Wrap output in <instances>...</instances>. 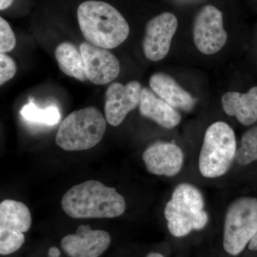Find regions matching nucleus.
Masks as SVG:
<instances>
[{"label": "nucleus", "mask_w": 257, "mask_h": 257, "mask_svg": "<svg viewBox=\"0 0 257 257\" xmlns=\"http://www.w3.org/2000/svg\"><path fill=\"white\" fill-rule=\"evenodd\" d=\"M257 232V199H236L226 211L223 245L225 251L236 256L243 251Z\"/></svg>", "instance_id": "nucleus-6"}, {"label": "nucleus", "mask_w": 257, "mask_h": 257, "mask_svg": "<svg viewBox=\"0 0 257 257\" xmlns=\"http://www.w3.org/2000/svg\"><path fill=\"white\" fill-rule=\"evenodd\" d=\"M204 206V198L197 187L189 184L177 186L165 209L171 234L182 237L192 230L203 229L209 219Z\"/></svg>", "instance_id": "nucleus-3"}, {"label": "nucleus", "mask_w": 257, "mask_h": 257, "mask_svg": "<svg viewBox=\"0 0 257 257\" xmlns=\"http://www.w3.org/2000/svg\"><path fill=\"white\" fill-rule=\"evenodd\" d=\"M140 113L160 126L172 128L181 121V115L175 108L157 97L152 89L143 88L140 102Z\"/></svg>", "instance_id": "nucleus-15"}, {"label": "nucleus", "mask_w": 257, "mask_h": 257, "mask_svg": "<svg viewBox=\"0 0 257 257\" xmlns=\"http://www.w3.org/2000/svg\"><path fill=\"white\" fill-rule=\"evenodd\" d=\"M110 235L104 230H93L80 225L74 234L64 236L61 246L70 257H99L109 247Z\"/></svg>", "instance_id": "nucleus-12"}, {"label": "nucleus", "mask_w": 257, "mask_h": 257, "mask_svg": "<svg viewBox=\"0 0 257 257\" xmlns=\"http://www.w3.org/2000/svg\"><path fill=\"white\" fill-rule=\"evenodd\" d=\"M248 248H249L250 250H252V251H257V232L256 234L253 236L251 241H250Z\"/></svg>", "instance_id": "nucleus-24"}, {"label": "nucleus", "mask_w": 257, "mask_h": 257, "mask_svg": "<svg viewBox=\"0 0 257 257\" xmlns=\"http://www.w3.org/2000/svg\"><path fill=\"white\" fill-rule=\"evenodd\" d=\"M49 257V256H48Z\"/></svg>", "instance_id": "nucleus-26"}, {"label": "nucleus", "mask_w": 257, "mask_h": 257, "mask_svg": "<svg viewBox=\"0 0 257 257\" xmlns=\"http://www.w3.org/2000/svg\"><path fill=\"white\" fill-rule=\"evenodd\" d=\"M143 159L150 173L173 177L182 170L184 154L175 144L156 143L147 147Z\"/></svg>", "instance_id": "nucleus-13"}, {"label": "nucleus", "mask_w": 257, "mask_h": 257, "mask_svg": "<svg viewBox=\"0 0 257 257\" xmlns=\"http://www.w3.org/2000/svg\"><path fill=\"white\" fill-rule=\"evenodd\" d=\"M14 0H0V10H6L13 4Z\"/></svg>", "instance_id": "nucleus-23"}, {"label": "nucleus", "mask_w": 257, "mask_h": 257, "mask_svg": "<svg viewBox=\"0 0 257 257\" xmlns=\"http://www.w3.org/2000/svg\"><path fill=\"white\" fill-rule=\"evenodd\" d=\"M20 113L27 121L48 126L58 124L61 117L60 111L55 106H48L45 109H42L37 107L32 101L24 106Z\"/></svg>", "instance_id": "nucleus-18"}, {"label": "nucleus", "mask_w": 257, "mask_h": 257, "mask_svg": "<svg viewBox=\"0 0 257 257\" xmlns=\"http://www.w3.org/2000/svg\"><path fill=\"white\" fill-rule=\"evenodd\" d=\"M55 57L64 74L81 82L87 80L80 51L73 43L64 42L60 44L56 48Z\"/></svg>", "instance_id": "nucleus-17"}, {"label": "nucleus", "mask_w": 257, "mask_h": 257, "mask_svg": "<svg viewBox=\"0 0 257 257\" xmlns=\"http://www.w3.org/2000/svg\"><path fill=\"white\" fill-rule=\"evenodd\" d=\"M143 87L138 81L127 84L114 82L108 87L105 94L106 121L111 126L122 123L130 111L140 105Z\"/></svg>", "instance_id": "nucleus-10"}, {"label": "nucleus", "mask_w": 257, "mask_h": 257, "mask_svg": "<svg viewBox=\"0 0 257 257\" xmlns=\"http://www.w3.org/2000/svg\"><path fill=\"white\" fill-rule=\"evenodd\" d=\"M177 27V19L170 13H162L147 23L143 45L147 59L157 62L165 58Z\"/></svg>", "instance_id": "nucleus-9"}, {"label": "nucleus", "mask_w": 257, "mask_h": 257, "mask_svg": "<svg viewBox=\"0 0 257 257\" xmlns=\"http://www.w3.org/2000/svg\"><path fill=\"white\" fill-rule=\"evenodd\" d=\"M60 256V251L58 248L55 247V246H52L48 251L49 257H59Z\"/></svg>", "instance_id": "nucleus-22"}, {"label": "nucleus", "mask_w": 257, "mask_h": 257, "mask_svg": "<svg viewBox=\"0 0 257 257\" xmlns=\"http://www.w3.org/2000/svg\"><path fill=\"white\" fill-rule=\"evenodd\" d=\"M79 51L87 78L93 84H109L119 75V60L109 50L84 42L79 45Z\"/></svg>", "instance_id": "nucleus-11"}, {"label": "nucleus", "mask_w": 257, "mask_h": 257, "mask_svg": "<svg viewBox=\"0 0 257 257\" xmlns=\"http://www.w3.org/2000/svg\"><path fill=\"white\" fill-rule=\"evenodd\" d=\"M150 86L154 93L175 109L185 111L192 110L195 100L187 91L182 89L175 79L165 73L153 74Z\"/></svg>", "instance_id": "nucleus-14"}, {"label": "nucleus", "mask_w": 257, "mask_h": 257, "mask_svg": "<svg viewBox=\"0 0 257 257\" xmlns=\"http://www.w3.org/2000/svg\"><path fill=\"white\" fill-rule=\"evenodd\" d=\"M236 153L234 132L224 121L209 126L199 155L201 174L207 178L224 175L229 170Z\"/></svg>", "instance_id": "nucleus-5"}, {"label": "nucleus", "mask_w": 257, "mask_h": 257, "mask_svg": "<svg viewBox=\"0 0 257 257\" xmlns=\"http://www.w3.org/2000/svg\"><path fill=\"white\" fill-rule=\"evenodd\" d=\"M221 105L226 114L235 116L241 124H253L257 121V86L245 94L226 93L221 98Z\"/></svg>", "instance_id": "nucleus-16"}, {"label": "nucleus", "mask_w": 257, "mask_h": 257, "mask_svg": "<svg viewBox=\"0 0 257 257\" xmlns=\"http://www.w3.org/2000/svg\"><path fill=\"white\" fill-rule=\"evenodd\" d=\"M17 64L10 56L0 52V86L15 77Z\"/></svg>", "instance_id": "nucleus-21"}, {"label": "nucleus", "mask_w": 257, "mask_h": 257, "mask_svg": "<svg viewBox=\"0 0 257 257\" xmlns=\"http://www.w3.org/2000/svg\"><path fill=\"white\" fill-rule=\"evenodd\" d=\"M31 225V213L26 204L13 199L0 203V255L18 251Z\"/></svg>", "instance_id": "nucleus-7"}, {"label": "nucleus", "mask_w": 257, "mask_h": 257, "mask_svg": "<svg viewBox=\"0 0 257 257\" xmlns=\"http://www.w3.org/2000/svg\"><path fill=\"white\" fill-rule=\"evenodd\" d=\"M146 257H165L163 256V255L161 254V253H149L148 255Z\"/></svg>", "instance_id": "nucleus-25"}, {"label": "nucleus", "mask_w": 257, "mask_h": 257, "mask_svg": "<svg viewBox=\"0 0 257 257\" xmlns=\"http://www.w3.org/2000/svg\"><path fill=\"white\" fill-rule=\"evenodd\" d=\"M64 212L74 219H104L121 216L124 198L116 189L99 181L89 180L69 189L62 199Z\"/></svg>", "instance_id": "nucleus-1"}, {"label": "nucleus", "mask_w": 257, "mask_h": 257, "mask_svg": "<svg viewBox=\"0 0 257 257\" xmlns=\"http://www.w3.org/2000/svg\"><path fill=\"white\" fill-rule=\"evenodd\" d=\"M16 46V37L9 23L0 17V52H9Z\"/></svg>", "instance_id": "nucleus-20"}, {"label": "nucleus", "mask_w": 257, "mask_h": 257, "mask_svg": "<svg viewBox=\"0 0 257 257\" xmlns=\"http://www.w3.org/2000/svg\"><path fill=\"white\" fill-rule=\"evenodd\" d=\"M106 119L93 106L74 111L62 121L56 143L65 151H82L95 147L105 133Z\"/></svg>", "instance_id": "nucleus-4"}, {"label": "nucleus", "mask_w": 257, "mask_h": 257, "mask_svg": "<svg viewBox=\"0 0 257 257\" xmlns=\"http://www.w3.org/2000/svg\"><path fill=\"white\" fill-rule=\"evenodd\" d=\"M235 158L241 165H248L257 160V126L243 134L241 147L236 151Z\"/></svg>", "instance_id": "nucleus-19"}, {"label": "nucleus", "mask_w": 257, "mask_h": 257, "mask_svg": "<svg viewBox=\"0 0 257 257\" xmlns=\"http://www.w3.org/2000/svg\"><path fill=\"white\" fill-rule=\"evenodd\" d=\"M77 18L86 42L106 50L119 46L130 35V26L124 17L104 2L82 3L77 10Z\"/></svg>", "instance_id": "nucleus-2"}, {"label": "nucleus", "mask_w": 257, "mask_h": 257, "mask_svg": "<svg viewBox=\"0 0 257 257\" xmlns=\"http://www.w3.org/2000/svg\"><path fill=\"white\" fill-rule=\"evenodd\" d=\"M227 37L220 10L213 5L202 8L196 16L193 27V38L199 52L204 55L216 53L224 46Z\"/></svg>", "instance_id": "nucleus-8"}]
</instances>
